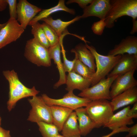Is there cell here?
<instances>
[{
	"label": "cell",
	"mask_w": 137,
	"mask_h": 137,
	"mask_svg": "<svg viewBox=\"0 0 137 137\" xmlns=\"http://www.w3.org/2000/svg\"><path fill=\"white\" fill-rule=\"evenodd\" d=\"M3 74L9 84V99L7 102L9 111L14 107L19 100L36 96L40 92L34 86L29 88L25 86L20 80L17 73L13 70L4 71Z\"/></svg>",
	"instance_id": "1"
},
{
	"label": "cell",
	"mask_w": 137,
	"mask_h": 137,
	"mask_svg": "<svg viewBox=\"0 0 137 137\" xmlns=\"http://www.w3.org/2000/svg\"><path fill=\"white\" fill-rule=\"evenodd\" d=\"M110 2V8L105 20L106 28L113 27L115 22L123 16H129L132 20L136 19L137 0H112Z\"/></svg>",
	"instance_id": "2"
},
{
	"label": "cell",
	"mask_w": 137,
	"mask_h": 137,
	"mask_svg": "<svg viewBox=\"0 0 137 137\" xmlns=\"http://www.w3.org/2000/svg\"><path fill=\"white\" fill-rule=\"evenodd\" d=\"M85 45L94 55L96 70L91 82L92 86L95 85L109 74L121 58L122 55L105 56L100 54L92 46Z\"/></svg>",
	"instance_id": "3"
},
{
	"label": "cell",
	"mask_w": 137,
	"mask_h": 137,
	"mask_svg": "<svg viewBox=\"0 0 137 137\" xmlns=\"http://www.w3.org/2000/svg\"><path fill=\"white\" fill-rule=\"evenodd\" d=\"M24 56L38 66L49 67L51 65L48 48L41 45L34 38L27 41Z\"/></svg>",
	"instance_id": "4"
},
{
	"label": "cell",
	"mask_w": 137,
	"mask_h": 137,
	"mask_svg": "<svg viewBox=\"0 0 137 137\" xmlns=\"http://www.w3.org/2000/svg\"><path fill=\"white\" fill-rule=\"evenodd\" d=\"M85 108L91 118L100 128L104 127L114 114L110 101L107 100L92 101Z\"/></svg>",
	"instance_id": "5"
},
{
	"label": "cell",
	"mask_w": 137,
	"mask_h": 137,
	"mask_svg": "<svg viewBox=\"0 0 137 137\" xmlns=\"http://www.w3.org/2000/svg\"><path fill=\"white\" fill-rule=\"evenodd\" d=\"M119 75L101 80L95 85L81 91L78 95L80 97L88 98L92 101L112 99L110 95V89L112 83Z\"/></svg>",
	"instance_id": "6"
},
{
	"label": "cell",
	"mask_w": 137,
	"mask_h": 137,
	"mask_svg": "<svg viewBox=\"0 0 137 137\" xmlns=\"http://www.w3.org/2000/svg\"><path fill=\"white\" fill-rule=\"evenodd\" d=\"M28 101L32 109L30 111L27 120L37 123L43 122L53 123V117L50 106L47 105L41 96H33Z\"/></svg>",
	"instance_id": "7"
},
{
	"label": "cell",
	"mask_w": 137,
	"mask_h": 137,
	"mask_svg": "<svg viewBox=\"0 0 137 137\" xmlns=\"http://www.w3.org/2000/svg\"><path fill=\"white\" fill-rule=\"evenodd\" d=\"M47 106H61L70 108L73 110L81 107H86L92 100L88 98L78 96L75 95L73 91L68 92L62 98L53 99L44 94L41 96Z\"/></svg>",
	"instance_id": "8"
},
{
	"label": "cell",
	"mask_w": 137,
	"mask_h": 137,
	"mask_svg": "<svg viewBox=\"0 0 137 137\" xmlns=\"http://www.w3.org/2000/svg\"><path fill=\"white\" fill-rule=\"evenodd\" d=\"M24 30L16 20L9 19L0 29V48L16 41Z\"/></svg>",
	"instance_id": "9"
},
{
	"label": "cell",
	"mask_w": 137,
	"mask_h": 137,
	"mask_svg": "<svg viewBox=\"0 0 137 137\" xmlns=\"http://www.w3.org/2000/svg\"><path fill=\"white\" fill-rule=\"evenodd\" d=\"M135 71L133 70L124 74L119 75L114 80L110 90L112 99L126 90L136 86L137 81L134 76Z\"/></svg>",
	"instance_id": "10"
},
{
	"label": "cell",
	"mask_w": 137,
	"mask_h": 137,
	"mask_svg": "<svg viewBox=\"0 0 137 137\" xmlns=\"http://www.w3.org/2000/svg\"><path fill=\"white\" fill-rule=\"evenodd\" d=\"M41 10V8L26 0H19L17 5L16 20L25 29L30 22Z\"/></svg>",
	"instance_id": "11"
},
{
	"label": "cell",
	"mask_w": 137,
	"mask_h": 137,
	"mask_svg": "<svg viewBox=\"0 0 137 137\" xmlns=\"http://www.w3.org/2000/svg\"><path fill=\"white\" fill-rule=\"evenodd\" d=\"M110 7V0H93L89 5L83 9L81 19L95 16L100 20L105 19Z\"/></svg>",
	"instance_id": "12"
},
{
	"label": "cell",
	"mask_w": 137,
	"mask_h": 137,
	"mask_svg": "<svg viewBox=\"0 0 137 137\" xmlns=\"http://www.w3.org/2000/svg\"><path fill=\"white\" fill-rule=\"evenodd\" d=\"M137 69V55L125 54L121 57L112 70L107 75V78L116 75L124 74Z\"/></svg>",
	"instance_id": "13"
},
{
	"label": "cell",
	"mask_w": 137,
	"mask_h": 137,
	"mask_svg": "<svg viewBox=\"0 0 137 137\" xmlns=\"http://www.w3.org/2000/svg\"><path fill=\"white\" fill-rule=\"evenodd\" d=\"M137 55V37L129 36L109 51L108 55L115 56L125 54Z\"/></svg>",
	"instance_id": "14"
},
{
	"label": "cell",
	"mask_w": 137,
	"mask_h": 137,
	"mask_svg": "<svg viewBox=\"0 0 137 137\" xmlns=\"http://www.w3.org/2000/svg\"><path fill=\"white\" fill-rule=\"evenodd\" d=\"M130 108L129 106L113 114L103 127L108 128L113 131L133 124V119L129 117L127 115L128 112Z\"/></svg>",
	"instance_id": "15"
},
{
	"label": "cell",
	"mask_w": 137,
	"mask_h": 137,
	"mask_svg": "<svg viewBox=\"0 0 137 137\" xmlns=\"http://www.w3.org/2000/svg\"><path fill=\"white\" fill-rule=\"evenodd\" d=\"M137 102L136 86L129 89L111 99L110 102L113 111Z\"/></svg>",
	"instance_id": "16"
},
{
	"label": "cell",
	"mask_w": 137,
	"mask_h": 137,
	"mask_svg": "<svg viewBox=\"0 0 137 137\" xmlns=\"http://www.w3.org/2000/svg\"><path fill=\"white\" fill-rule=\"evenodd\" d=\"M48 50L50 58L51 59H53L54 63L56 65V68L58 70L59 74L58 81L54 85V88L56 89L62 85L65 84L67 76L61 59V49L60 40L57 44L50 47Z\"/></svg>",
	"instance_id": "17"
},
{
	"label": "cell",
	"mask_w": 137,
	"mask_h": 137,
	"mask_svg": "<svg viewBox=\"0 0 137 137\" xmlns=\"http://www.w3.org/2000/svg\"><path fill=\"white\" fill-rule=\"evenodd\" d=\"M81 136H85L95 128L100 127L93 121L83 107L75 110Z\"/></svg>",
	"instance_id": "18"
},
{
	"label": "cell",
	"mask_w": 137,
	"mask_h": 137,
	"mask_svg": "<svg viewBox=\"0 0 137 137\" xmlns=\"http://www.w3.org/2000/svg\"><path fill=\"white\" fill-rule=\"evenodd\" d=\"M65 90L68 92L78 89L82 91L90 87L91 80L87 79L73 71L68 73L66 76Z\"/></svg>",
	"instance_id": "19"
},
{
	"label": "cell",
	"mask_w": 137,
	"mask_h": 137,
	"mask_svg": "<svg viewBox=\"0 0 137 137\" xmlns=\"http://www.w3.org/2000/svg\"><path fill=\"white\" fill-rule=\"evenodd\" d=\"M71 52L76 53L81 62L88 66L92 72H95L96 66L94 57L85 45L79 44L75 48L72 49Z\"/></svg>",
	"instance_id": "20"
},
{
	"label": "cell",
	"mask_w": 137,
	"mask_h": 137,
	"mask_svg": "<svg viewBox=\"0 0 137 137\" xmlns=\"http://www.w3.org/2000/svg\"><path fill=\"white\" fill-rule=\"evenodd\" d=\"M50 107L53 117V124L57 127L59 132L61 131L64 123L73 110L57 105Z\"/></svg>",
	"instance_id": "21"
},
{
	"label": "cell",
	"mask_w": 137,
	"mask_h": 137,
	"mask_svg": "<svg viewBox=\"0 0 137 137\" xmlns=\"http://www.w3.org/2000/svg\"><path fill=\"white\" fill-rule=\"evenodd\" d=\"M75 111H73L64 123L61 131L62 135L65 137H80V133Z\"/></svg>",
	"instance_id": "22"
},
{
	"label": "cell",
	"mask_w": 137,
	"mask_h": 137,
	"mask_svg": "<svg viewBox=\"0 0 137 137\" xmlns=\"http://www.w3.org/2000/svg\"><path fill=\"white\" fill-rule=\"evenodd\" d=\"M60 11H65L73 15L75 13L74 9L69 8L65 6L64 0H60L56 6L49 9L41 10L38 15H36L31 20L28 25L31 26L39 21L49 16L51 14Z\"/></svg>",
	"instance_id": "23"
},
{
	"label": "cell",
	"mask_w": 137,
	"mask_h": 137,
	"mask_svg": "<svg viewBox=\"0 0 137 137\" xmlns=\"http://www.w3.org/2000/svg\"><path fill=\"white\" fill-rule=\"evenodd\" d=\"M81 19V16L78 15L71 20L64 21L61 19H54L52 17L49 16L41 20L43 21L50 26L56 31L59 37L66 29V28L70 24Z\"/></svg>",
	"instance_id": "24"
},
{
	"label": "cell",
	"mask_w": 137,
	"mask_h": 137,
	"mask_svg": "<svg viewBox=\"0 0 137 137\" xmlns=\"http://www.w3.org/2000/svg\"><path fill=\"white\" fill-rule=\"evenodd\" d=\"M31 33L35 39L40 44L47 48L50 47L49 43L47 38L45 32L38 22L31 26Z\"/></svg>",
	"instance_id": "25"
},
{
	"label": "cell",
	"mask_w": 137,
	"mask_h": 137,
	"mask_svg": "<svg viewBox=\"0 0 137 137\" xmlns=\"http://www.w3.org/2000/svg\"><path fill=\"white\" fill-rule=\"evenodd\" d=\"M74 53L76 58L72 71L92 82L94 73L92 72L88 66L81 62L78 59L77 54Z\"/></svg>",
	"instance_id": "26"
},
{
	"label": "cell",
	"mask_w": 137,
	"mask_h": 137,
	"mask_svg": "<svg viewBox=\"0 0 137 137\" xmlns=\"http://www.w3.org/2000/svg\"><path fill=\"white\" fill-rule=\"evenodd\" d=\"M37 123L43 137H55L59 134L58 128L53 123L43 122H39Z\"/></svg>",
	"instance_id": "27"
},
{
	"label": "cell",
	"mask_w": 137,
	"mask_h": 137,
	"mask_svg": "<svg viewBox=\"0 0 137 137\" xmlns=\"http://www.w3.org/2000/svg\"><path fill=\"white\" fill-rule=\"evenodd\" d=\"M41 25L49 43L50 47L57 44L59 42L60 37L56 31L50 26L44 22L41 24Z\"/></svg>",
	"instance_id": "28"
},
{
	"label": "cell",
	"mask_w": 137,
	"mask_h": 137,
	"mask_svg": "<svg viewBox=\"0 0 137 137\" xmlns=\"http://www.w3.org/2000/svg\"><path fill=\"white\" fill-rule=\"evenodd\" d=\"M65 36L63 35L60 37V42L61 47V52L63 56V68L65 72L69 73L72 71L74 64L76 61V57L75 56L74 59L73 60L71 61L68 60L66 56V51L63 45V40Z\"/></svg>",
	"instance_id": "29"
},
{
	"label": "cell",
	"mask_w": 137,
	"mask_h": 137,
	"mask_svg": "<svg viewBox=\"0 0 137 137\" xmlns=\"http://www.w3.org/2000/svg\"><path fill=\"white\" fill-rule=\"evenodd\" d=\"M105 20H100L99 21L93 23L91 29L95 34L98 35H101L102 34L106 27Z\"/></svg>",
	"instance_id": "30"
},
{
	"label": "cell",
	"mask_w": 137,
	"mask_h": 137,
	"mask_svg": "<svg viewBox=\"0 0 137 137\" xmlns=\"http://www.w3.org/2000/svg\"><path fill=\"white\" fill-rule=\"evenodd\" d=\"M9 5L10 19H16L17 18V1L16 0H6Z\"/></svg>",
	"instance_id": "31"
},
{
	"label": "cell",
	"mask_w": 137,
	"mask_h": 137,
	"mask_svg": "<svg viewBox=\"0 0 137 137\" xmlns=\"http://www.w3.org/2000/svg\"><path fill=\"white\" fill-rule=\"evenodd\" d=\"M93 0H70L68 1L66 3L69 4L73 3H76L81 8L84 9L89 4H91Z\"/></svg>",
	"instance_id": "32"
},
{
	"label": "cell",
	"mask_w": 137,
	"mask_h": 137,
	"mask_svg": "<svg viewBox=\"0 0 137 137\" xmlns=\"http://www.w3.org/2000/svg\"><path fill=\"white\" fill-rule=\"evenodd\" d=\"M127 115L130 118H133L137 117V102L134 104L132 108H130L127 113Z\"/></svg>",
	"instance_id": "33"
},
{
	"label": "cell",
	"mask_w": 137,
	"mask_h": 137,
	"mask_svg": "<svg viewBox=\"0 0 137 137\" xmlns=\"http://www.w3.org/2000/svg\"><path fill=\"white\" fill-rule=\"evenodd\" d=\"M128 128V127L126 126L118 129L112 131L109 133L101 137H111L114 134L120 132H127Z\"/></svg>",
	"instance_id": "34"
},
{
	"label": "cell",
	"mask_w": 137,
	"mask_h": 137,
	"mask_svg": "<svg viewBox=\"0 0 137 137\" xmlns=\"http://www.w3.org/2000/svg\"><path fill=\"white\" fill-rule=\"evenodd\" d=\"M128 134L131 137H136L137 136V124H136L132 126L129 127Z\"/></svg>",
	"instance_id": "35"
},
{
	"label": "cell",
	"mask_w": 137,
	"mask_h": 137,
	"mask_svg": "<svg viewBox=\"0 0 137 137\" xmlns=\"http://www.w3.org/2000/svg\"><path fill=\"white\" fill-rule=\"evenodd\" d=\"M0 137H11L10 131L0 127Z\"/></svg>",
	"instance_id": "36"
},
{
	"label": "cell",
	"mask_w": 137,
	"mask_h": 137,
	"mask_svg": "<svg viewBox=\"0 0 137 137\" xmlns=\"http://www.w3.org/2000/svg\"><path fill=\"white\" fill-rule=\"evenodd\" d=\"M132 21L133 26L130 33L131 35H133L137 32V20L136 19H135L132 20Z\"/></svg>",
	"instance_id": "37"
},
{
	"label": "cell",
	"mask_w": 137,
	"mask_h": 137,
	"mask_svg": "<svg viewBox=\"0 0 137 137\" xmlns=\"http://www.w3.org/2000/svg\"><path fill=\"white\" fill-rule=\"evenodd\" d=\"M8 5L6 0H0V11L5 10Z\"/></svg>",
	"instance_id": "38"
},
{
	"label": "cell",
	"mask_w": 137,
	"mask_h": 137,
	"mask_svg": "<svg viewBox=\"0 0 137 137\" xmlns=\"http://www.w3.org/2000/svg\"><path fill=\"white\" fill-rule=\"evenodd\" d=\"M55 137H65L62 135H60L59 134L57 135Z\"/></svg>",
	"instance_id": "39"
},
{
	"label": "cell",
	"mask_w": 137,
	"mask_h": 137,
	"mask_svg": "<svg viewBox=\"0 0 137 137\" xmlns=\"http://www.w3.org/2000/svg\"><path fill=\"white\" fill-rule=\"evenodd\" d=\"M4 25V23L3 24L0 23V29L2 28Z\"/></svg>",
	"instance_id": "40"
},
{
	"label": "cell",
	"mask_w": 137,
	"mask_h": 137,
	"mask_svg": "<svg viewBox=\"0 0 137 137\" xmlns=\"http://www.w3.org/2000/svg\"><path fill=\"white\" fill-rule=\"evenodd\" d=\"M1 116H0V127H1Z\"/></svg>",
	"instance_id": "41"
},
{
	"label": "cell",
	"mask_w": 137,
	"mask_h": 137,
	"mask_svg": "<svg viewBox=\"0 0 137 137\" xmlns=\"http://www.w3.org/2000/svg\"><path fill=\"white\" fill-rule=\"evenodd\" d=\"M125 137H130L128 134L126 135Z\"/></svg>",
	"instance_id": "42"
}]
</instances>
